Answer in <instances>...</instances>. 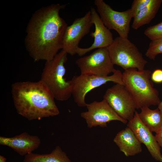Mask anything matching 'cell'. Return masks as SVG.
I'll use <instances>...</instances> for the list:
<instances>
[{"label":"cell","instance_id":"cell-1","mask_svg":"<svg viewBox=\"0 0 162 162\" xmlns=\"http://www.w3.org/2000/svg\"><path fill=\"white\" fill-rule=\"evenodd\" d=\"M66 6L52 4L38 9L32 14L27 25L24 42L34 61L51 60L62 50L68 25L59 12Z\"/></svg>","mask_w":162,"mask_h":162},{"label":"cell","instance_id":"cell-2","mask_svg":"<svg viewBox=\"0 0 162 162\" xmlns=\"http://www.w3.org/2000/svg\"><path fill=\"white\" fill-rule=\"evenodd\" d=\"M11 93L17 112L29 120H40L59 113L53 94L40 80L14 83Z\"/></svg>","mask_w":162,"mask_h":162},{"label":"cell","instance_id":"cell-3","mask_svg":"<svg viewBox=\"0 0 162 162\" xmlns=\"http://www.w3.org/2000/svg\"><path fill=\"white\" fill-rule=\"evenodd\" d=\"M149 70L139 71L135 68L124 70L122 73L124 85L133 97L136 109L158 105L161 101L158 90L154 87Z\"/></svg>","mask_w":162,"mask_h":162},{"label":"cell","instance_id":"cell-4","mask_svg":"<svg viewBox=\"0 0 162 162\" xmlns=\"http://www.w3.org/2000/svg\"><path fill=\"white\" fill-rule=\"evenodd\" d=\"M67 55L62 50L52 60L46 61L40 80L59 101H66L72 95L70 81L64 78Z\"/></svg>","mask_w":162,"mask_h":162},{"label":"cell","instance_id":"cell-5","mask_svg":"<svg viewBox=\"0 0 162 162\" xmlns=\"http://www.w3.org/2000/svg\"><path fill=\"white\" fill-rule=\"evenodd\" d=\"M107 49L114 64L124 70L135 68L139 71L144 70L147 61L135 45L128 38L116 37Z\"/></svg>","mask_w":162,"mask_h":162},{"label":"cell","instance_id":"cell-6","mask_svg":"<svg viewBox=\"0 0 162 162\" xmlns=\"http://www.w3.org/2000/svg\"><path fill=\"white\" fill-rule=\"evenodd\" d=\"M122 77L121 71L116 69L110 76L80 74L74 76L70 81L74 102L80 107L86 106L85 98L88 93L109 82L124 85Z\"/></svg>","mask_w":162,"mask_h":162},{"label":"cell","instance_id":"cell-7","mask_svg":"<svg viewBox=\"0 0 162 162\" xmlns=\"http://www.w3.org/2000/svg\"><path fill=\"white\" fill-rule=\"evenodd\" d=\"M94 4L104 25L110 30H115L119 36L128 38L133 18L130 9L122 12L115 10L103 0H95Z\"/></svg>","mask_w":162,"mask_h":162},{"label":"cell","instance_id":"cell-8","mask_svg":"<svg viewBox=\"0 0 162 162\" xmlns=\"http://www.w3.org/2000/svg\"><path fill=\"white\" fill-rule=\"evenodd\" d=\"M103 99L122 118L129 121L133 118L136 109V103L124 85L116 84L108 88Z\"/></svg>","mask_w":162,"mask_h":162},{"label":"cell","instance_id":"cell-9","mask_svg":"<svg viewBox=\"0 0 162 162\" xmlns=\"http://www.w3.org/2000/svg\"><path fill=\"white\" fill-rule=\"evenodd\" d=\"M76 64L80 74L107 76L116 70L106 48L97 49L90 54L78 58Z\"/></svg>","mask_w":162,"mask_h":162},{"label":"cell","instance_id":"cell-10","mask_svg":"<svg viewBox=\"0 0 162 162\" xmlns=\"http://www.w3.org/2000/svg\"><path fill=\"white\" fill-rule=\"evenodd\" d=\"M87 111L81 113V116L86 122L89 128L97 126L106 127L107 124L113 121H118L126 124L128 121L120 117L105 100L94 101L87 104Z\"/></svg>","mask_w":162,"mask_h":162},{"label":"cell","instance_id":"cell-11","mask_svg":"<svg viewBox=\"0 0 162 162\" xmlns=\"http://www.w3.org/2000/svg\"><path fill=\"white\" fill-rule=\"evenodd\" d=\"M93 25L90 10L84 16L75 19L66 29L62 50L72 56L76 54L80 41L89 32Z\"/></svg>","mask_w":162,"mask_h":162},{"label":"cell","instance_id":"cell-12","mask_svg":"<svg viewBox=\"0 0 162 162\" xmlns=\"http://www.w3.org/2000/svg\"><path fill=\"white\" fill-rule=\"evenodd\" d=\"M127 127L133 131L140 142L145 146L152 157L156 161L162 162L160 147L155 136L142 122L137 111L133 118L128 121Z\"/></svg>","mask_w":162,"mask_h":162},{"label":"cell","instance_id":"cell-13","mask_svg":"<svg viewBox=\"0 0 162 162\" xmlns=\"http://www.w3.org/2000/svg\"><path fill=\"white\" fill-rule=\"evenodd\" d=\"M90 11L92 21L95 27L94 32H92L90 35L94 38V41L88 47L78 48L76 54L80 56L94 49L107 48L114 40L112 33L104 25L96 10L91 8Z\"/></svg>","mask_w":162,"mask_h":162},{"label":"cell","instance_id":"cell-14","mask_svg":"<svg viewBox=\"0 0 162 162\" xmlns=\"http://www.w3.org/2000/svg\"><path fill=\"white\" fill-rule=\"evenodd\" d=\"M41 141L37 136L26 132L11 137L0 136V144L10 147L21 156H25L37 149Z\"/></svg>","mask_w":162,"mask_h":162},{"label":"cell","instance_id":"cell-15","mask_svg":"<svg viewBox=\"0 0 162 162\" xmlns=\"http://www.w3.org/2000/svg\"><path fill=\"white\" fill-rule=\"evenodd\" d=\"M113 141L127 157L135 155L142 151L141 143L128 127L117 134Z\"/></svg>","mask_w":162,"mask_h":162},{"label":"cell","instance_id":"cell-16","mask_svg":"<svg viewBox=\"0 0 162 162\" xmlns=\"http://www.w3.org/2000/svg\"><path fill=\"white\" fill-rule=\"evenodd\" d=\"M23 162H71L66 154L58 146L49 154L32 152L25 156Z\"/></svg>","mask_w":162,"mask_h":162},{"label":"cell","instance_id":"cell-17","mask_svg":"<svg viewBox=\"0 0 162 162\" xmlns=\"http://www.w3.org/2000/svg\"><path fill=\"white\" fill-rule=\"evenodd\" d=\"M162 3V0H152L151 3L133 17L132 27L137 30L149 24L154 17Z\"/></svg>","mask_w":162,"mask_h":162},{"label":"cell","instance_id":"cell-18","mask_svg":"<svg viewBox=\"0 0 162 162\" xmlns=\"http://www.w3.org/2000/svg\"><path fill=\"white\" fill-rule=\"evenodd\" d=\"M138 113L139 117L143 124L152 132H156L162 127V113L157 108L150 109L144 106Z\"/></svg>","mask_w":162,"mask_h":162},{"label":"cell","instance_id":"cell-19","mask_svg":"<svg viewBox=\"0 0 162 162\" xmlns=\"http://www.w3.org/2000/svg\"><path fill=\"white\" fill-rule=\"evenodd\" d=\"M162 53V38L151 40L146 53V56L151 60H154L156 56Z\"/></svg>","mask_w":162,"mask_h":162},{"label":"cell","instance_id":"cell-20","mask_svg":"<svg viewBox=\"0 0 162 162\" xmlns=\"http://www.w3.org/2000/svg\"><path fill=\"white\" fill-rule=\"evenodd\" d=\"M144 34L151 40L162 38V21L148 27L144 32Z\"/></svg>","mask_w":162,"mask_h":162},{"label":"cell","instance_id":"cell-21","mask_svg":"<svg viewBox=\"0 0 162 162\" xmlns=\"http://www.w3.org/2000/svg\"><path fill=\"white\" fill-rule=\"evenodd\" d=\"M152 0H134L130 9L133 18L152 2Z\"/></svg>","mask_w":162,"mask_h":162},{"label":"cell","instance_id":"cell-22","mask_svg":"<svg viewBox=\"0 0 162 162\" xmlns=\"http://www.w3.org/2000/svg\"><path fill=\"white\" fill-rule=\"evenodd\" d=\"M151 78L152 80L155 83H162V70L157 69L151 74Z\"/></svg>","mask_w":162,"mask_h":162},{"label":"cell","instance_id":"cell-23","mask_svg":"<svg viewBox=\"0 0 162 162\" xmlns=\"http://www.w3.org/2000/svg\"><path fill=\"white\" fill-rule=\"evenodd\" d=\"M155 137L159 145L162 148V127L156 132Z\"/></svg>","mask_w":162,"mask_h":162},{"label":"cell","instance_id":"cell-24","mask_svg":"<svg viewBox=\"0 0 162 162\" xmlns=\"http://www.w3.org/2000/svg\"><path fill=\"white\" fill-rule=\"evenodd\" d=\"M6 158L4 156L0 155V162H6Z\"/></svg>","mask_w":162,"mask_h":162},{"label":"cell","instance_id":"cell-25","mask_svg":"<svg viewBox=\"0 0 162 162\" xmlns=\"http://www.w3.org/2000/svg\"><path fill=\"white\" fill-rule=\"evenodd\" d=\"M158 108L162 113V100L161 101L160 104L158 105Z\"/></svg>","mask_w":162,"mask_h":162}]
</instances>
